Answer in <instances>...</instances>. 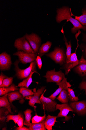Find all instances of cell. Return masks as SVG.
I'll use <instances>...</instances> for the list:
<instances>
[{
	"label": "cell",
	"mask_w": 86,
	"mask_h": 130,
	"mask_svg": "<svg viewBox=\"0 0 86 130\" xmlns=\"http://www.w3.org/2000/svg\"><path fill=\"white\" fill-rule=\"evenodd\" d=\"M56 20L57 22L60 23L63 20H67L69 21L73 24V27L71 29L72 32L75 33L79 29H86V27L83 26L77 20L72 18L71 14V9L67 7H63L58 9Z\"/></svg>",
	"instance_id": "1"
},
{
	"label": "cell",
	"mask_w": 86,
	"mask_h": 130,
	"mask_svg": "<svg viewBox=\"0 0 86 130\" xmlns=\"http://www.w3.org/2000/svg\"><path fill=\"white\" fill-rule=\"evenodd\" d=\"M20 62L19 61L17 60L14 64L15 67V70L16 72V76L18 79H26L32 71L38 72L36 70L37 64L36 60L31 63L28 67L24 69H21L19 68L18 64Z\"/></svg>",
	"instance_id": "2"
},
{
	"label": "cell",
	"mask_w": 86,
	"mask_h": 130,
	"mask_svg": "<svg viewBox=\"0 0 86 130\" xmlns=\"http://www.w3.org/2000/svg\"><path fill=\"white\" fill-rule=\"evenodd\" d=\"M46 55L60 65H62L66 62V57L64 51L60 48H56L53 51Z\"/></svg>",
	"instance_id": "3"
},
{
	"label": "cell",
	"mask_w": 86,
	"mask_h": 130,
	"mask_svg": "<svg viewBox=\"0 0 86 130\" xmlns=\"http://www.w3.org/2000/svg\"><path fill=\"white\" fill-rule=\"evenodd\" d=\"M14 46L18 51H22L28 53H34L29 42L24 36L16 39Z\"/></svg>",
	"instance_id": "4"
},
{
	"label": "cell",
	"mask_w": 86,
	"mask_h": 130,
	"mask_svg": "<svg viewBox=\"0 0 86 130\" xmlns=\"http://www.w3.org/2000/svg\"><path fill=\"white\" fill-rule=\"evenodd\" d=\"M24 36L29 42L34 53L38 55L41 43V38L34 33L30 34H26Z\"/></svg>",
	"instance_id": "5"
},
{
	"label": "cell",
	"mask_w": 86,
	"mask_h": 130,
	"mask_svg": "<svg viewBox=\"0 0 86 130\" xmlns=\"http://www.w3.org/2000/svg\"><path fill=\"white\" fill-rule=\"evenodd\" d=\"M64 74L61 71L56 72L55 69L47 72L45 76L43 77L46 78V82H48L60 83L63 79L65 77Z\"/></svg>",
	"instance_id": "6"
},
{
	"label": "cell",
	"mask_w": 86,
	"mask_h": 130,
	"mask_svg": "<svg viewBox=\"0 0 86 130\" xmlns=\"http://www.w3.org/2000/svg\"><path fill=\"white\" fill-rule=\"evenodd\" d=\"M13 55L18 56L19 61L23 64L34 61L37 56V55L34 53H28L21 51H18Z\"/></svg>",
	"instance_id": "7"
},
{
	"label": "cell",
	"mask_w": 86,
	"mask_h": 130,
	"mask_svg": "<svg viewBox=\"0 0 86 130\" xmlns=\"http://www.w3.org/2000/svg\"><path fill=\"white\" fill-rule=\"evenodd\" d=\"M46 90L41 94L40 99L41 103L43 106V109L48 112H54L56 110V102L48 98H46L44 95Z\"/></svg>",
	"instance_id": "8"
},
{
	"label": "cell",
	"mask_w": 86,
	"mask_h": 130,
	"mask_svg": "<svg viewBox=\"0 0 86 130\" xmlns=\"http://www.w3.org/2000/svg\"><path fill=\"white\" fill-rule=\"evenodd\" d=\"M59 110L60 112L58 114L57 117H65V121H68L71 118L70 116L67 115L70 111L74 112L68 103H64L62 104H57L56 105V110Z\"/></svg>",
	"instance_id": "9"
},
{
	"label": "cell",
	"mask_w": 86,
	"mask_h": 130,
	"mask_svg": "<svg viewBox=\"0 0 86 130\" xmlns=\"http://www.w3.org/2000/svg\"><path fill=\"white\" fill-rule=\"evenodd\" d=\"M12 64L11 58L10 55L6 52L0 55V69L2 71L9 70Z\"/></svg>",
	"instance_id": "10"
},
{
	"label": "cell",
	"mask_w": 86,
	"mask_h": 130,
	"mask_svg": "<svg viewBox=\"0 0 86 130\" xmlns=\"http://www.w3.org/2000/svg\"><path fill=\"white\" fill-rule=\"evenodd\" d=\"M78 46V45H77L75 52L71 54L69 61L68 62H66L64 66V69L65 70V75H68L72 69L79 64V60L76 53Z\"/></svg>",
	"instance_id": "11"
},
{
	"label": "cell",
	"mask_w": 86,
	"mask_h": 130,
	"mask_svg": "<svg viewBox=\"0 0 86 130\" xmlns=\"http://www.w3.org/2000/svg\"><path fill=\"white\" fill-rule=\"evenodd\" d=\"M45 89V87H42L35 92L33 96H29L25 97V100H29V104L32 107H34L36 103L41 104V102L40 100V95L43 93Z\"/></svg>",
	"instance_id": "12"
},
{
	"label": "cell",
	"mask_w": 86,
	"mask_h": 130,
	"mask_svg": "<svg viewBox=\"0 0 86 130\" xmlns=\"http://www.w3.org/2000/svg\"><path fill=\"white\" fill-rule=\"evenodd\" d=\"M56 85L59 86V88L52 95L48 97L53 101L55 99L56 96L63 90H67L68 88H70L72 86L70 83L67 81V78H66L65 76L62 81L59 83L56 84Z\"/></svg>",
	"instance_id": "13"
},
{
	"label": "cell",
	"mask_w": 86,
	"mask_h": 130,
	"mask_svg": "<svg viewBox=\"0 0 86 130\" xmlns=\"http://www.w3.org/2000/svg\"><path fill=\"white\" fill-rule=\"evenodd\" d=\"M70 106L78 114L84 115L86 113V102L84 101H75L71 103Z\"/></svg>",
	"instance_id": "14"
},
{
	"label": "cell",
	"mask_w": 86,
	"mask_h": 130,
	"mask_svg": "<svg viewBox=\"0 0 86 130\" xmlns=\"http://www.w3.org/2000/svg\"><path fill=\"white\" fill-rule=\"evenodd\" d=\"M75 71L82 76H86V60L82 55L79 63L74 69Z\"/></svg>",
	"instance_id": "15"
},
{
	"label": "cell",
	"mask_w": 86,
	"mask_h": 130,
	"mask_svg": "<svg viewBox=\"0 0 86 130\" xmlns=\"http://www.w3.org/2000/svg\"><path fill=\"white\" fill-rule=\"evenodd\" d=\"M57 118L56 116L48 115L45 120L43 121L46 129L48 130H52V127L54 125L55 123L57 122L56 121Z\"/></svg>",
	"instance_id": "16"
},
{
	"label": "cell",
	"mask_w": 86,
	"mask_h": 130,
	"mask_svg": "<svg viewBox=\"0 0 86 130\" xmlns=\"http://www.w3.org/2000/svg\"><path fill=\"white\" fill-rule=\"evenodd\" d=\"M8 94H5L0 98V107H5L7 109L9 113L13 114L11 111V108L9 101L8 100Z\"/></svg>",
	"instance_id": "17"
},
{
	"label": "cell",
	"mask_w": 86,
	"mask_h": 130,
	"mask_svg": "<svg viewBox=\"0 0 86 130\" xmlns=\"http://www.w3.org/2000/svg\"><path fill=\"white\" fill-rule=\"evenodd\" d=\"M34 73H37L40 75L38 72L32 71L28 77L25 79H23L22 82L18 84L17 86H16L17 87H25L28 89L33 82L32 76Z\"/></svg>",
	"instance_id": "18"
},
{
	"label": "cell",
	"mask_w": 86,
	"mask_h": 130,
	"mask_svg": "<svg viewBox=\"0 0 86 130\" xmlns=\"http://www.w3.org/2000/svg\"><path fill=\"white\" fill-rule=\"evenodd\" d=\"M19 92L22 96V98L20 100L19 102L21 104L24 102L23 98L29 96H33L35 93L31 90L28 89L25 87H21L19 89Z\"/></svg>",
	"instance_id": "19"
},
{
	"label": "cell",
	"mask_w": 86,
	"mask_h": 130,
	"mask_svg": "<svg viewBox=\"0 0 86 130\" xmlns=\"http://www.w3.org/2000/svg\"><path fill=\"white\" fill-rule=\"evenodd\" d=\"M19 89L14 84H12L8 87L0 88V96H1L8 94L10 92L18 91Z\"/></svg>",
	"instance_id": "20"
},
{
	"label": "cell",
	"mask_w": 86,
	"mask_h": 130,
	"mask_svg": "<svg viewBox=\"0 0 86 130\" xmlns=\"http://www.w3.org/2000/svg\"><path fill=\"white\" fill-rule=\"evenodd\" d=\"M52 45V43L49 41L43 44L39 49L38 53L39 56L41 57L47 53L51 48Z\"/></svg>",
	"instance_id": "21"
},
{
	"label": "cell",
	"mask_w": 86,
	"mask_h": 130,
	"mask_svg": "<svg viewBox=\"0 0 86 130\" xmlns=\"http://www.w3.org/2000/svg\"><path fill=\"white\" fill-rule=\"evenodd\" d=\"M56 99L63 103H66L69 101L68 92L66 90H63L60 93Z\"/></svg>",
	"instance_id": "22"
},
{
	"label": "cell",
	"mask_w": 86,
	"mask_h": 130,
	"mask_svg": "<svg viewBox=\"0 0 86 130\" xmlns=\"http://www.w3.org/2000/svg\"><path fill=\"white\" fill-rule=\"evenodd\" d=\"M8 97L9 102L12 103L15 100L20 99H21L22 98V96L19 92L15 91L8 93Z\"/></svg>",
	"instance_id": "23"
},
{
	"label": "cell",
	"mask_w": 86,
	"mask_h": 130,
	"mask_svg": "<svg viewBox=\"0 0 86 130\" xmlns=\"http://www.w3.org/2000/svg\"><path fill=\"white\" fill-rule=\"evenodd\" d=\"M33 111L30 109H27L24 112L25 116V120L24 122V125L28 127L31 126L32 123L30 122L32 118L31 113Z\"/></svg>",
	"instance_id": "24"
},
{
	"label": "cell",
	"mask_w": 86,
	"mask_h": 130,
	"mask_svg": "<svg viewBox=\"0 0 86 130\" xmlns=\"http://www.w3.org/2000/svg\"><path fill=\"white\" fill-rule=\"evenodd\" d=\"M82 14L80 16H76L74 15L71 12V16H74L75 19L78 21L83 26L86 27V10H84L82 12Z\"/></svg>",
	"instance_id": "25"
},
{
	"label": "cell",
	"mask_w": 86,
	"mask_h": 130,
	"mask_svg": "<svg viewBox=\"0 0 86 130\" xmlns=\"http://www.w3.org/2000/svg\"><path fill=\"white\" fill-rule=\"evenodd\" d=\"M64 35V39L65 42V44L67 48V52H66V62H68L70 60V57L71 55V44L70 41L68 43L66 38L64 35V32H63Z\"/></svg>",
	"instance_id": "26"
},
{
	"label": "cell",
	"mask_w": 86,
	"mask_h": 130,
	"mask_svg": "<svg viewBox=\"0 0 86 130\" xmlns=\"http://www.w3.org/2000/svg\"><path fill=\"white\" fill-rule=\"evenodd\" d=\"M30 130H46L43 122H42L32 124L31 126L29 127Z\"/></svg>",
	"instance_id": "27"
},
{
	"label": "cell",
	"mask_w": 86,
	"mask_h": 130,
	"mask_svg": "<svg viewBox=\"0 0 86 130\" xmlns=\"http://www.w3.org/2000/svg\"><path fill=\"white\" fill-rule=\"evenodd\" d=\"M67 90L68 92L70 101L72 102L77 101L79 100L78 97L75 96V92L73 91V89L68 88Z\"/></svg>",
	"instance_id": "28"
},
{
	"label": "cell",
	"mask_w": 86,
	"mask_h": 130,
	"mask_svg": "<svg viewBox=\"0 0 86 130\" xmlns=\"http://www.w3.org/2000/svg\"><path fill=\"white\" fill-rule=\"evenodd\" d=\"M1 108L0 111V120L1 122H3L7 119V116L9 112L8 110L6 108L3 107Z\"/></svg>",
	"instance_id": "29"
},
{
	"label": "cell",
	"mask_w": 86,
	"mask_h": 130,
	"mask_svg": "<svg viewBox=\"0 0 86 130\" xmlns=\"http://www.w3.org/2000/svg\"><path fill=\"white\" fill-rule=\"evenodd\" d=\"M46 115H44L43 116H40L36 114L32 118V123L35 124L42 122L46 119Z\"/></svg>",
	"instance_id": "30"
},
{
	"label": "cell",
	"mask_w": 86,
	"mask_h": 130,
	"mask_svg": "<svg viewBox=\"0 0 86 130\" xmlns=\"http://www.w3.org/2000/svg\"><path fill=\"white\" fill-rule=\"evenodd\" d=\"M13 77H12L5 78L3 80L2 84L0 86L1 87H8L13 83Z\"/></svg>",
	"instance_id": "31"
},
{
	"label": "cell",
	"mask_w": 86,
	"mask_h": 130,
	"mask_svg": "<svg viewBox=\"0 0 86 130\" xmlns=\"http://www.w3.org/2000/svg\"><path fill=\"white\" fill-rule=\"evenodd\" d=\"M21 116L19 114L16 115H8L7 117V122H8L12 120L14 121L15 124H17L19 118Z\"/></svg>",
	"instance_id": "32"
},
{
	"label": "cell",
	"mask_w": 86,
	"mask_h": 130,
	"mask_svg": "<svg viewBox=\"0 0 86 130\" xmlns=\"http://www.w3.org/2000/svg\"><path fill=\"white\" fill-rule=\"evenodd\" d=\"M37 64L39 69H41L42 66V62L41 58L39 56H37L36 59Z\"/></svg>",
	"instance_id": "33"
},
{
	"label": "cell",
	"mask_w": 86,
	"mask_h": 130,
	"mask_svg": "<svg viewBox=\"0 0 86 130\" xmlns=\"http://www.w3.org/2000/svg\"><path fill=\"white\" fill-rule=\"evenodd\" d=\"M79 88L81 90H84L86 94V81H82L80 84Z\"/></svg>",
	"instance_id": "34"
},
{
	"label": "cell",
	"mask_w": 86,
	"mask_h": 130,
	"mask_svg": "<svg viewBox=\"0 0 86 130\" xmlns=\"http://www.w3.org/2000/svg\"><path fill=\"white\" fill-rule=\"evenodd\" d=\"M17 124L19 127H21L23 126L24 124L23 119V117L21 116L19 118Z\"/></svg>",
	"instance_id": "35"
},
{
	"label": "cell",
	"mask_w": 86,
	"mask_h": 130,
	"mask_svg": "<svg viewBox=\"0 0 86 130\" xmlns=\"http://www.w3.org/2000/svg\"><path fill=\"white\" fill-rule=\"evenodd\" d=\"M8 77H9L5 75L2 72L1 73V75H0V86L2 85L4 79L5 78Z\"/></svg>",
	"instance_id": "36"
},
{
	"label": "cell",
	"mask_w": 86,
	"mask_h": 130,
	"mask_svg": "<svg viewBox=\"0 0 86 130\" xmlns=\"http://www.w3.org/2000/svg\"><path fill=\"white\" fill-rule=\"evenodd\" d=\"M16 130H29L28 128L24 126H23L22 127H17L15 129Z\"/></svg>",
	"instance_id": "37"
},
{
	"label": "cell",
	"mask_w": 86,
	"mask_h": 130,
	"mask_svg": "<svg viewBox=\"0 0 86 130\" xmlns=\"http://www.w3.org/2000/svg\"><path fill=\"white\" fill-rule=\"evenodd\" d=\"M85 55L86 56V46L85 47Z\"/></svg>",
	"instance_id": "38"
},
{
	"label": "cell",
	"mask_w": 86,
	"mask_h": 130,
	"mask_svg": "<svg viewBox=\"0 0 86 130\" xmlns=\"http://www.w3.org/2000/svg\"><path fill=\"white\" fill-rule=\"evenodd\" d=\"M85 37H85V40H86V36Z\"/></svg>",
	"instance_id": "39"
}]
</instances>
